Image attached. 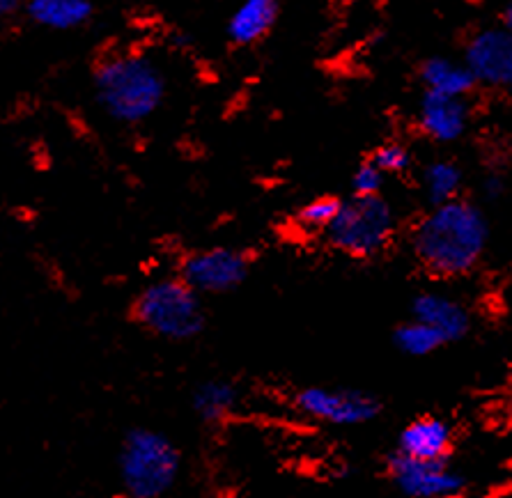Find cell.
<instances>
[{
	"label": "cell",
	"mask_w": 512,
	"mask_h": 498,
	"mask_svg": "<svg viewBox=\"0 0 512 498\" xmlns=\"http://www.w3.org/2000/svg\"><path fill=\"white\" fill-rule=\"evenodd\" d=\"M411 255L432 278H462L483 262L490 221L476 202L455 198L432 205L411 230Z\"/></svg>",
	"instance_id": "cell-1"
},
{
	"label": "cell",
	"mask_w": 512,
	"mask_h": 498,
	"mask_svg": "<svg viewBox=\"0 0 512 498\" xmlns=\"http://www.w3.org/2000/svg\"><path fill=\"white\" fill-rule=\"evenodd\" d=\"M97 99L113 120L138 124L157 113L166 95L164 74L141 56L108 58L95 74Z\"/></svg>",
	"instance_id": "cell-2"
},
{
	"label": "cell",
	"mask_w": 512,
	"mask_h": 498,
	"mask_svg": "<svg viewBox=\"0 0 512 498\" xmlns=\"http://www.w3.org/2000/svg\"><path fill=\"white\" fill-rule=\"evenodd\" d=\"M118 471L127 498H164L180 478V448L164 432L134 427L120 446Z\"/></svg>",
	"instance_id": "cell-3"
},
{
	"label": "cell",
	"mask_w": 512,
	"mask_h": 498,
	"mask_svg": "<svg viewBox=\"0 0 512 498\" xmlns=\"http://www.w3.org/2000/svg\"><path fill=\"white\" fill-rule=\"evenodd\" d=\"M395 230H398V216L384 196H352L343 200L336 219L322 237L333 251L347 258L370 260L391 246Z\"/></svg>",
	"instance_id": "cell-4"
},
{
	"label": "cell",
	"mask_w": 512,
	"mask_h": 498,
	"mask_svg": "<svg viewBox=\"0 0 512 498\" xmlns=\"http://www.w3.org/2000/svg\"><path fill=\"white\" fill-rule=\"evenodd\" d=\"M134 317L143 329L166 340H191L205 326L200 294L180 276L147 285L134 303Z\"/></svg>",
	"instance_id": "cell-5"
},
{
	"label": "cell",
	"mask_w": 512,
	"mask_h": 498,
	"mask_svg": "<svg viewBox=\"0 0 512 498\" xmlns=\"http://www.w3.org/2000/svg\"><path fill=\"white\" fill-rule=\"evenodd\" d=\"M292 407L310 423L340 430L366 427L384 409L377 395L347 386H304L294 393Z\"/></svg>",
	"instance_id": "cell-6"
},
{
	"label": "cell",
	"mask_w": 512,
	"mask_h": 498,
	"mask_svg": "<svg viewBox=\"0 0 512 498\" xmlns=\"http://www.w3.org/2000/svg\"><path fill=\"white\" fill-rule=\"evenodd\" d=\"M386 478L405 498H457L467 494V476L446 462H425L393 453L384 462Z\"/></svg>",
	"instance_id": "cell-7"
},
{
	"label": "cell",
	"mask_w": 512,
	"mask_h": 498,
	"mask_svg": "<svg viewBox=\"0 0 512 498\" xmlns=\"http://www.w3.org/2000/svg\"><path fill=\"white\" fill-rule=\"evenodd\" d=\"M251 258L237 248H205L186 255L180 278L198 294H226L237 290L248 278Z\"/></svg>",
	"instance_id": "cell-8"
},
{
	"label": "cell",
	"mask_w": 512,
	"mask_h": 498,
	"mask_svg": "<svg viewBox=\"0 0 512 498\" xmlns=\"http://www.w3.org/2000/svg\"><path fill=\"white\" fill-rule=\"evenodd\" d=\"M462 62L478 88L512 95V35L503 26L473 33L464 44Z\"/></svg>",
	"instance_id": "cell-9"
},
{
	"label": "cell",
	"mask_w": 512,
	"mask_h": 498,
	"mask_svg": "<svg viewBox=\"0 0 512 498\" xmlns=\"http://www.w3.org/2000/svg\"><path fill=\"white\" fill-rule=\"evenodd\" d=\"M409 313L411 319L423 322L434 333H439V338L446 345H453V342L467 338L473 326L471 310L460 299H455L453 294L439 290L418 292L414 301H411Z\"/></svg>",
	"instance_id": "cell-10"
},
{
	"label": "cell",
	"mask_w": 512,
	"mask_h": 498,
	"mask_svg": "<svg viewBox=\"0 0 512 498\" xmlns=\"http://www.w3.org/2000/svg\"><path fill=\"white\" fill-rule=\"evenodd\" d=\"M455 427L441 416H418L402 427L395 441V453L425 459V462H446L455 453Z\"/></svg>",
	"instance_id": "cell-11"
},
{
	"label": "cell",
	"mask_w": 512,
	"mask_h": 498,
	"mask_svg": "<svg viewBox=\"0 0 512 498\" xmlns=\"http://www.w3.org/2000/svg\"><path fill=\"white\" fill-rule=\"evenodd\" d=\"M471 111L467 99L423 92L416 111V127L432 143L448 145L467 134Z\"/></svg>",
	"instance_id": "cell-12"
},
{
	"label": "cell",
	"mask_w": 512,
	"mask_h": 498,
	"mask_svg": "<svg viewBox=\"0 0 512 498\" xmlns=\"http://www.w3.org/2000/svg\"><path fill=\"white\" fill-rule=\"evenodd\" d=\"M418 81L423 83V92H434V95L455 99H467L471 92L478 90L469 67L462 60L446 56L425 58L418 65Z\"/></svg>",
	"instance_id": "cell-13"
},
{
	"label": "cell",
	"mask_w": 512,
	"mask_h": 498,
	"mask_svg": "<svg viewBox=\"0 0 512 498\" xmlns=\"http://www.w3.org/2000/svg\"><path fill=\"white\" fill-rule=\"evenodd\" d=\"M278 0H242L228 21V35L237 46H251L271 33L278 21Z\"/></svg>",
	"instance_id": "cell-14"
},
{
	"label": "cell",
	"mask_w": 512,
	"mask_h": 498,
	"mask_svg": "<svg viewBox=\"0 0 512 498\" xmlns=\"http://www.w3.org/2000/svg\"><path fill=\"white\" fill-rule=\"evenodd\" d=\"M239 409V391L235 384L223 379L205 381L193 393V411L207 425H221Z\"/></svg>",
	"instance_id": "cell-15"
},
{
	"label": "cell",
	"mask_w": 512,
	"mask_h": 498,
	"mask_svg": "<svg viewBox=\"0 0 512 498\" xmlns=\"http://www.w3.org/2000/svg\"><path fill=\"white\" fill-rule=\"evenodd\" d=\"M28 14L44 28L72 30L90 19L92 3L90 0H30Z\"/></svg>",
	"instance_id": "cell-16"
},
{
	"label": "cell",
	"mask_w": 512,
	"mask_h": 498,
	"mask_svg": "<svg viewBox=\"0 0 512 498\" xmlns=\"http://www.w3.org/2000/svg\"><path fill=\"white\" fill-rule=\"evenodd\" d=\"M464 175L460 163L453 159H434L421 173V186L425 200L432 205H444L455 198H462Z\"/></svg>",
	"instance_id": "cell-17"
},
{
	"label": "cell",
	"mask_w": 512,
	"mask_h": 498,
	"mask_svg": "<svg viewBox=\"0 0 512 498\" xmlns=\"http://www.w3.org/2000/svg\"><path fill=\"white\" fill-rule=\"evenodd\" d=\"M393 342L398 347V352L411 356V359H428V356L437 354L441 347H446V342L439 338V333H434L430 326L416 322L411 317L393 331Z\"/></svg>",
	"instance_id": "cell-18"
},
{
	"label": "cell",
	"mask_w": 512,
	"mask_h": 498,
	"mask_svg": "<svg viewBox=\"0 0 512 498\" xmlns=\"http://www.w3.org/2000/svg\"><path fill=\"white\" fill-rule=\"evenodd\" d=\"M343 205V198L336 196H317L308 200L304 207L299 209L297 216H294V225L299 230H304L306 235H324L329 225L336 219L338 209Z\"/></svg>",
	"instance_id": "cell-19"
},
{
	"label": "cell",
	"mask_w": 512,
	"mask_h": 498,
	"mask_svg": "<svg viewBox=\"0 0 512 498\" xmlns=\"http://www.w3.org/2000/svg\"><path fill=\"white\" fill-rule=\"evenodd\" d=\"M370 161L382 170V173L389 175H402L407 173L411 166V152L407 145H402L400 140H389V143H382L375 147Z\"/></svg>",
	"instance_id": "cell-20"
},
{
	"label": "cell",
	"mask_w": 512,
	"mask_h": 498,
	"mask_svg": "<svg viewBox=\"0 0 512 498\" xmlns=\"http://www.w3.org/2000/svg\"><path fill=\"white\" fill-rule=\"evenodd\" d=\"M384 182H386V175L368 159L354 170L349 186H352V196L370 198V196H382Z\"/></svg>",
	"instance_id": "cell-21"
},
{
	"label": "cell",
	"mask_w": 512,
	"mask_h": 498,
	"mask_svg": "<svg viewBox=\"0 0 512 498\" xmlns=\"http://www.w3.org/2000/svg\"><path fill=\"white\" fill-rule=\"evenodd\" d=\"M483 193H485V198L499 200L503 193H506V180H503V175H499V173L487 175L483 180Z\"/></svg>",
	"instance_id": "cell-22"
},
{
	"label": "cell",
	"mask_w": 512,
	"mask_h": 498,
	"mask_svg": "<svg viewBox=\"0 0 512 498\" xmlns=\"http://www.w3.org/2000/svg\"><path fill=\"white\" fill-rule=\"evenodd\" d=\"M19 3L21 0H0V21L10 17V14L19 7Z\"/></svg>",
	"instance_id": "cell-23"
},
{
	"label": "cell",
	"mask_w": 512,
	"mask_h": 498,
	"mask_svg": "<svg viewBox=\"0 0 512 498\" xmlns=\"http://www.w3.org/2000/svg\"><path fill=\"white\" fill-rule=\"evenodd\" d=\"M501 26L506 28L508 33L512 35V0L506 5V10H503V23H501Z\"/></svg>",
	"instance_id": "cell-24"
},
{
	"label": "cell",
	"mask_w": 512,
	"mask_h": 498,
	"mask_svg": "<svg viewBox=\"0 0 512 498\" xmlns=\"http://www.w3.org/2000/svg\"><path fill=\"white\" fill-rule=\"evenodd\" d=\"M457 498H476V496H469V494H462V496H457Z\"/></svg>",
	"instance_id": "cell-25"
},
{
	"label": "cell",
	"mask_w": 512,
	"mask_h": 498,
	"mask_svg": "<svg viewBox=\"0 0 512 498\" xmlns=\"http://www.w3.org/2000/svg\"><path fill=\"white\" fill-rule=\"evenodd\" d=\"M508 498H512V494H510V496H508Z\"/></svg>",
	"instance_id": "cell-26"
}]
</instances>
